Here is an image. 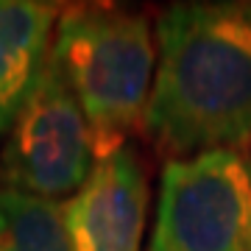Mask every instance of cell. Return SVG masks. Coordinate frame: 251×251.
<instances>
[{
    "label": "cell",
    "instance_id": "7a4b0ae2",
    "mask_svg": "<svg viewBox=\"0 0 251 251\" xmlns=\"http://www.w3.org/2000/svg\"><path fill=\"white\" fill-rule=\"evenodd\" d=\"M59 59L95 137V156L126 148L143 128L156 73V34L145 14L112 6H78L59 17Z\"/></svg>",
    "mask_w": 251,
    "mask_h": 251
},
{
    "label": "cell",
    "instance_id": "3957f363",
    "mask_svg": "<svg viewBox=\"0 0 251 251\" xmlns=\"http://www.w3.org/2000/svg\"><path fill=\"white\" fill-rule=\"evenodd\" d=\"M148 251H251V159L234 148L168 159Z\"/></svg>",
    "mask_w": 251,
    "mask_h": 251
},
{
    "label": "cell",
    "instance_id": "8992f818",
    "mask_svg": "<svg viewBox=\"0 0 251 251\" xmlns=\"http://www.w3.org/2000/svg\"><path fill=\"white\" fill-rule=\"evenodd\" d=\"M62 11L36 0H0V134H9L42 78Z\"/></svg>",
    "mask_w": 251,
    "mask_h": 251
},
{
    "label": "cell",
    "instance_id": "5b68a950",
    "mask_svg": "<svg viewBox=\"0 0 251 251\" xmlns=\"http://www.w3.org/2000/svg\"><path fill=\"white\" fill-rule=\"evenodd\" d=\"M151 190L134 148L95 159L87 181L62 204L73 251H140Z\"/></svg>",
    "mask_w": 251,
    "mask_h": 251
},
{
    "label": "cell",
    "instance_id": "52a82bcc",
    "mask_svg": "<svg viewBox=\"0 0 251 251\" xmlns=\"http://www.w3.org/2000/svg\"><path fill=\"white\" fill-rule=\"evenodd\" d=\"M0 251H73L62 204L0 190Z\"/></svg>",
    "mask_w": 251,
    "mask_h": 251
},
{
    "label": "cell",
    "instance_id": "277c9868",
    "mask_svg": "<svg viewBox=\"0 0 251 251\" xmlns=\"http://www.w3.org/2000/svg\"><path fill=\"white\" fill-rule=\"evenodd\" d=\"M95 137L59 59L50 50L34 95L0 151V190L70 198L95 168Z\"/></svg>",
    "mask_w": 251,
    "mask_h": 251
},
{
    "label": "cell",
    "instance_id": "6da1fadb",
    "mask_svg": "<svg viewBox=\"0 0 251 251\" xmlns=\"http://www.w3.org/2000/svg\"><path fill=\"white\" fill-rule=\"evenodd\" d=\"M143 131L171 159L251 143V3H176L162 11Z\"/></svg>",
    "mask_w": 251,
    "mask_h": 251
}]
</instances>
